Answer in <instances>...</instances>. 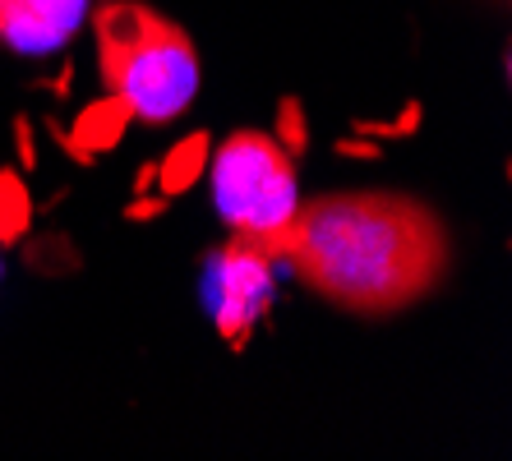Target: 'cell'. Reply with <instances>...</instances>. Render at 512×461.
Segmentation results:
<instances>
[{
    "instance_id": "obj_7",
    "label": "cell",
    "mask_w": 512,
    "mask_h": 461,
    "mask_svg": "<svg viewBox=\"0 0 512 461\" xmlns=\"http://www.w3.org/2000/svg\"><path fill=\"white\" fill-rule=\"evenodd\" d=\"M208 157H213V134H208V130L185 134V139H180L176 148L157 162V190L167 194V199L185 194L194 180L208 171Z\"/></svg>"
},
{
    "instance_id": "obj_15",
    "label": "cell",
    "mask_w": 512,
    "mask_h": 461,
    "mask_svg": "<svg viewBox=\"0 0 512 461\" xmlns=\"http://www.w3.org/2000/svg\"><path fill=\"white\" fill-rule=\"evenodd\" d=\"M157 185V162H143L139 171H134V194H148Z\"/></svg>"
},
{
    "instance_id": "obj_12",
    "label": "cell",
    "mask_w": 512,
    "mask_h": 461,
    "mask_svg": "<svg viewBox=\"0 0 512 461\" xmlns=\"http://www.w3.org/2000/svg\"><path fill=\"white\" fill-rule=\"evenodd\" d=\"M14 148H19V166H24V171H33V166H37V148H33V120H28V116L14 120Z\"/></svg>"
},
{
    "instance_id": "obj_6",
    "label": "cell",
    "mask_w": 512,
    "mask_h": 461,
    "mask_svg": "<svg viewBox=\"0 0 512 461\" xmlns=\"http://www.w3.org/2000/svg\"><path fill=\"white\" fill-rule=\"evenodd\" d=\"M130 120H134L130 102H125V97H116V93H107V97H97V102H88V107L79 111L70 139L79 143V148H88L93 157L97 153H111V148L125 139Z\"/></svg>"
},
{
    "instance_id": "obj_5",
    "label": "cell",
    "mask_w": 512,
    "mask_h": 461,
    "mask_svg": "<svg viewBox=\"0 0 512 461\" xmlns=\"http://www.w3.org/2000/svg\"><path fill=\"white\" fill-rule=\"evenodd\" d=\"M93 0H0V42L19 56H47L79 33Z\"/></svg>"
},
{
    "instance_id": "obj_13",
    "label": "cell",
    "mask_w": 512,
    "mask_h": 461,
    "mask_svg": "<svg viewBox=\"0 0 512 461\" xmlns=\"http://www.w3.org/2000/svg\"><path fill=\"white\" fill-rule=\"evenodd\" d=\"M337 153H342V157H360V162H379L383 148H379V139L356 134V139H337Z\"/></svg>"
},
{
    "instance_id": "obj_8",
    "label": "cell",
    "mask_w": 512,
    "mask_h": 461,
    "mask_svg": "<svg viewBox=\"0 0 512 461\" xmlns=\"http://www.w3.org/2000/svg\"><path fill=\"white\" fill-rule=\"evenodd\" d=\"M33 226V199H28V185L19 171H0V245L10 249L28 236Z\"/></svg>"
},
{
    "instance_id": "obj_10",
    "label": "cell",
    "mask_w": 512,
    "mask_h": 461,
    "mask_svg": "<svg viewBox=\"0 0 512 461\" xmlns=\"http://www.w3.org/2000/svg\"><path fill=\"white\" fill-rule=\"evenodd\" d=\"M420 116H425V107L406 102L397 120H356V134H365V139H406V134L420 130Z\"/></svg>"
},
{
    "instance_id": "obj_1",
    "label": "cell",
    "mask_w": 512,
    "mask_h": 461,
    "mask_svg": "<svg viewBox=\"0 0 512 461\" xmlns=\"http://www.w3.org/2000/svg\"><path fill=\"white\" fill-rule=\"evenodd\" d=\"M268 254L346 314L388 319L425 300L448 272V226L393 190L319 194L296 208Z\"/></svg>"
},
{
    "instance_id": "obj_14",
    "label": "cell",
    "mask_w": 512,
    "mask_h": 461,
    "mask_svg": "<svg viewBox=\"0 0 512 461\" xmlns=\"http://www.w3.org/2000/svg\"><path fill=\"white\" fill-rule=\"evenodd\" d=\"M47 130L56 134V143H60V148H65V153H70V157H74V162H79V166H93V162H97V157L88 153V148H79V143L70 139V130H60V125H47Z\"/></svg>"
},
{
    "instance_id": "obj_9",
    "label": "cell",
    "mask_w": 512,
    "mask_h": 461,
    "mask_svg": "<svg viewBox=\"0 0 512 461\" xmlns=\"http://www.w3.org/2000/svg\"><path fill=\"white\" fill-rule=\"evenodd\" d=\"M273 139L282 143L291 157H305V148H310V120H305L300 97H282V102H277V130H273Z\"/></svg>"
},
{
    "instance_id": "obj_2",
    "label": "cell",
    "mask_w": 512,
    "mask_h": 461,
    "mask_svg": "<svg viewBox=\"0 0 512 461\" xmlns=\"http://www.w3.org/2000/svg\"><path fill=\"white\" fill-rule=\"evenodd\" d=\"M97 37V70L107 93L125 97L134 120L171 125L199 93V47L194 37L143 0L88 5Z\"/></svg>"
},
{
    "instance_id": "obj_11",
    "label": "cell",
    "mask_w": 512,
    "mask_h": 461,
    "mask_svg": "<svg viewBox=\"0 0 512 461\" xmlns=\"http://www.w3.org/2000/svg\"><path fill=\"white\" fill-rule=\"evenodd\" d=\"M171 208V199L167 194H134L130 203H125V222H153V217H162Z\"/></svg>"
},
{
    "instance_id": "obj_4",
    "label": "cell",
    "mask_w": 512,
    "mask_h": 461,
    "mask_svg": "<svg viewBox=\"0 0 512 461\" xmlns=\"http://www.w3.org/2000/svg\"><path fill=\"white\" fill-rule=\"evenodd\" d=\"M273 268L277 259L268 254L263 240L231 236L213 254V277H208V296H213V323L231 351H245L268 314L273 300Z\"/></svg>"
},
{
    "instance_id": "obj_3",
    "label": "cell",
    "mask_w": 512,
    "mask_h": 461,
    "mask_svg": "<svg viewBox=\"0 0 512 461\" xmlns=\"http://www.w3.org/2000/svg\"><path fill=\"white\" fill-rule=\"evenodd\" d=\"M208 176H213V203L231 236L268 245L300 208L296 157L263 130H236L222 148H213Z\"/></svg>"
}]
</instances>
